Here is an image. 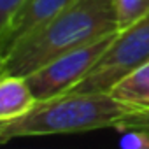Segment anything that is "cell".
<instances>
[{"mask_svg": "<svg viewBox=\"0 0 149 149\" xmlns=\"http://www.w3.org/2000/svg\"><path fill=\"white\" fill-rule=\"evenodd\" d=\"M118 30L114 0H74L4 56L6 76L26 77L51 60Z\"/></svg>", "mask_w": 149, "mask_h": 149, "instance_id": "1", "label": "cell"}, {"mask_svg": "<svg viewBox=\"0 0 149 149\" xmlns=\"http://www.w3.org/2000/svg\"><path fill=\"white\" fill-rule=\"evenodd\" d=\"M126 112L109 91L65 93L37 102L23 116L0 123V144L26 137L114 128Z\"/></svg>", "mask_w": 149, "mask_h": 149, "instance_id": "2", "label": "cell"}, {"mask_svg": "<svg viewBox=\"0 0 149 149\" xmlns=\"http://www.w3.org/2000/svg\"><path fill=\"white\" fill-rule=\"evenodd\" d=\"M149 60V14L118 30L100 60L68 93L109 91L123 76Z\"/></svg>", "mask_w": 149, "mask_h": 149, "instance_id": "3", "label": "cell"}, {"mask_svg": "<svg viewBox=\"0 0 149 149\" xmlns=\"http://www.w3.org/2000/svg\"><path fill=\"white\" fill-rule=\"evenodd\" d=\"M114 33L104 35L100 39H95L81 47L72 49L44 67L33 70L25 77L35 100H49L60 95L68 93L77 83L83 81V77L93 68V65L100 60L111 40L114 39Z\"/></svg>", "mask_w": 149, "mask_h": 149, "instance_id": "4", "label": "cell"}, {"mask_svg": "<svg viewBox=\"0 0 149 149\" xmlns=\"http://www.w3.org/2000/svg\"><path fill=\"white\" fill-rule=\"evenodd\" d=\"M74 0H23L0 30V56H6L19 40L33 33Z\"/></svg>", "mask_w": 149, "mask_h": 149, "instance_id": "5", "label": "cell"}, {"mask_svg": "<svg viewBox=\"0 0 149 149\" xmlns=\"http://www.w3.org/2000/svg\"><path fill=\"white\" fill-rule=\"evenodd\" d=\"M109 93L128 112L149 111V60L123 76Z\"/></svg>", "mask_w": 149, "mask_h": 149, "instance_id": "6", "label": "cell"}, {"mask_svg": "<svg viewBox=\"0 0 149 149\" xmlns=\"http://www.w3.org/2000/svg\"><path fill=\"white\" fill-rule=\"evenodd\" d=\"M37 104L28 83L21 76H4L0 79V123L28 112Z\"/></svg>", "mask_w": 149, "mask_h": 149, "instance_id": "7", "label": "cell"}, {"mask_svg": "<svg viewBox=\"0 0 149 149\" xmlns=\"http://www.w3.org/2000/svg\"><path fill=\"white\" fill-rule=\"evenodd\" d=\"M118 28L123 30L149 14V0H114Z\"/></svg>", "mask_w": 149, "mask_h": 149, "instance_id": "8", "label": "cell"}, {"mask_svg": "<svg viewBox=\"0 0 149 149\" xmlns=\"http://www.w3.org/2000/svg\"><path fill=\"white\" fill-rule=\"evenodd\" d=\"M119 132H139L149 140V111H130L114 126Z\"/></svg>", "mask_w": 149, "mask_h": 149, "instance_id": "9", "label": "cell"}, {"mask_svg": "<svg viewBox=\"0 0 149 149\" xmlns=\"http://www.w3.org/2000/svg\"><path fill=\"white\" fill-rule=\"evenodd\" d=\"M23 0H0V30Z\"/></svg>", "mask_w": 149, "mask_h": 149, "instance_id": "10", "label": "cell"}, {"mask_svg": "<svg viewBox=\"0 0 149 149\" xmlns=\"http://www.w3.org/2000/svg\"><path fill=\"white\" fill-rule=\"evenodd\" d=\"M6 76V68H4V58L0 56V79Z\"/></svg>", "mask_w": 149, "mask_h": 149, "instance_id": "11", "label": "cell"}]
</instances>
